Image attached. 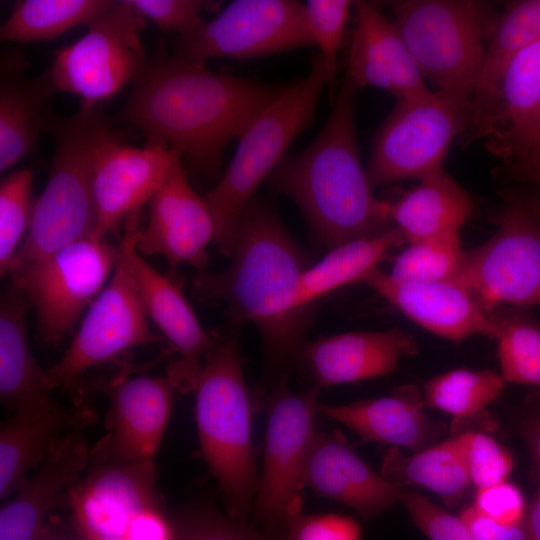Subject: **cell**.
I'll return each mask as SVG.
<instances>
[{
	"label": "cell",
	"instance_id": "1",
	"mask_svg": "<svg viewBox=\"0 0 540 540\" xmlns=\"http://www.w3.org/2000/svg\"><path fill=\"white\" fill-rule=\"evenodd\" d=\"M132 84L120 119L206 177L218 174L227 145L285 87L214 73L168 53L162 41Z\"/></svg>",
	"mask_w": 540,
	"mask_h": 540
},
{
	"label": "cell",
	"instance_id": "2",
	"mask_svg": "<svg viewBox=\"0 0 540 540\" xmlns=\"http://www.w3.org/2000/svg\"><path fill=\"white\" fill-rule=\"evenodd\" d=\"M230 258L226 269L203 271L194 278V296L221 306L232 325L253 324L263 339L270 370L286 379L306 345L309 309H298L295 302L310 266L308 255L277 214L253 198L239 219Z\"/></svg>",
	"mask_w": 540,
	"mask_h": 540
},
{
	"label": "cell",
	"instance_id": "3",
	"mask_svg": "<svg viewBox=\"0 0 540 540\" xmlns=\"http://www.w3.org/2000/svg\"><path fill=\"white\" fill-rule=\"evenodd\" d=\"M343 80L331 113L303 151L286 156L269 176L301 209L313 234L330 249L394 227L390 202L376 198L359 153L354 100Z\"/></svg>",
	"mask_w": 540,
	"mask_h": 540
},
{
	"label": "cell",
	"instance_id": "4",
	"mask_svg": "<svg viewBox=\"0 0 540 540\" xmlns=\"http://www.w3.org/2000/svg\"><path fill=\"white\" fill-rule=\"evenodd\" d=\"M47 132L54 140L49 177L34 201L29 230L9 273L77 241L94 238L97 227L93 197L95 159L108 140L122 133L100 104L82 103L70 116L52 114Z\"/></svg>",
	"mask_w": 540,
	"mask_h": 540
},
{
	"label": "cell",
	"instance_id": "5",
	"mask_svg": "<svg viewBox=\"0 0 540 540\" xmlns=\"http://www.w3.org/2000/svg\"><path fill=\"white\" fill-rule=\"evenodd\" d=\"M201 450L230 517L247 523L259 479L252 445V405L235 334L217 338L194 389Z\"/></svg>",
	"mask_w": 540,
	"mask_h": 540
},
{
	"label": "cell",
	"instance_id": "6",
	"mask_svg": "<svg viewBox=\"0 0 540 540\" xmlns=\"http://www.w3.org/2000/svg\"><path fill=\"white\" fill-rule=\"evenodd\" d=\"M329 87L319 55L313 57L306 77L290 85L268 104L238 139L235 153L217 185L203 198L215 223L214 242L231 256L236 229L245 207L286 151L314 121L320 97Z\"/></svg>",
	"mask_w": 540,
	"mask_h": 540
},
{
	"label": "cell",
	"instance_id": "7",
	"mask_svg": "<svg viewBox=\"0 0 540 540\" xmlns=\"http://www.w3.org/2000/svg\"><path fill=\"white\" fill-rule=\"evenodd\" d=\"M387 5L424 79L471 107L496 14L492 5L475 0H396Z\"/></svg>",
	"mask_w": 540,
	"mask_h": 540
},
{
	"label": "cell",
	"instance_id": "8",
	"mask_svg": "<svg viewBox=\"0 0 540 540\" xmlns=\"http://www.w3.org/2000/svg\"><path fill=\"white\" fill-rule=\"evenodd\" d=\"M495 234L463 251L451 280L487 310L540 305V194L508 190Z\"/></svg>",
	"mask_w": 540,
	"mask_h": 540
},
{
	"label": "cell",
	"instance_id": "9",
	"mask_svg": "<svg viewBox=\"0 0 540 540\" xmlns=\"http://www.w3.org/2000/svg\"><path fill=\"white\" fill-rule=\"evenodd\" d=\"M94 463L69 490L73 520L86 540H173L153 460Z\"/></svg>",
	"mask_w": 540,
	"mask_h": 540
},
{
	"label": "cell",
	"instance_id": "10",
	"mask_svg": "<svg viewBox=\"0 0 540 540\" xmlns=\"http://www.w3.org/2000/svg\"><path fill=\"white\" fill-rule=\"evenodd\" d=\"M471 107L429 89L397 102L375 133L368 166L373 187L443 172L453 140L470 125Z\"/></svg>",
	"mask_w": 540,
	"mask_h": 540
},
{
	"label": "cell",
	"instance_id": "11",
	"mask_svg": "<svg viewBox=\"0 0 540 540\" xmlns=\"http://www.w3.org/2000/svg\"><path fill=\"white\" fill-rule=\"evenodd\" d=\"M122 246L86 238L20 266L8 276L35 311L41 341L57 345L106 286Z\"/></svg>",
	"mask_w": 540,
	"mask_h": 540
},
{
	"label": "cell",
	"instance_id": "12",
	"mask_svg": "<svg viewBox=\"0 0 540 540\" xmlns=\"http://www.w3.org/2000/svg\"><path fill=\"white\" fill-rule=\"evenodd\" d=\"M146 25L128 0H114L79 39L55 51L48 71L57 92L97 105L133 83L148 59L140 34Z\"/></svg>",
	"mask_w": 540,
	"mask_h": 540
},
{
	"label": "cell",
	"instance_id": "13",
	"mask_svg": "<svg viewBox=\"0 0 540 540\" xmlns=\"http://www.w3.org/2000/svg\"><path fill=\"white\" fill-rule=\"evenodd\" d=\"M320 388L292 393L278 382L268 408L264 467L253 504L254 526L282 535L302 513L301 489L308 451L317 433Z\"/></svg>",
	"mask_w": 540,
	"mask_h": 540
},
{
	"label": "cell",
	"instance_id": "14",
	"mask_svg": "<svg viewBox=\"0 0 540 540\" xmlns=\"http://www.w3.org/2000/svg\"><path fill=\"white\" fill-rule=\"evenodd\" d=\"M314 45L304 4L295 0H235L192 34L177 37L175 56L200 64L248 59Z\"/></svg>",
	"mask_w": 540,
	"mask_h": 540
},
{
	"label": "cell",
	"instance_id": "15",
	"mask_svg": "<svg viewBox=\"0 0 540 540\" xmlns=\"http://www.w3.org/2000/svg\"><path fill=\"white\" fill-rule=\"evenodd\" d=\"M162 338L148 325V314L123 256L106 286L92 302L61 359L46 370L53 389H67L82 373L124 351L156 344Z\"/></svg>",
	"mask_w": 540,
	"mask_h": 540
},
{
	"label": "cell",
	"instance_id": "16",
	"mask_svg": "<svg viewBox=\"0 0 540 540\" xmlns=\"http://www.w3.org/2000/svg\"><path fill=\"white\" fill-rule=\"evenodd\" d=\"M139 214L125 221L122 253L137 284L148 317L169 341L179 358L167 377L180 392L194 391L204 359L217 338L204 330L181 287L172 277L161 274L136 249Z\"/></svg>",
	"mask_w": 540,
	"mask_h": 540
},
{
	"label": "cell",
	"instance_id": "17",
	"mask_svg": "<svg viewBox=\"0 0 540 540\" xmlns=\"http://www.w3.org/2000/svg\"><path fill=\"white\" fill-rule=\"evenodd\" d=\"M180 156L157 144L129 145L121 133L99 150L93 169L94 238L104 239L149 203Z\"/></svg>",
	"mask_w": 540,
	"mask_h": 540
},
{
	"label": "cell",
	"instance_id": "18",
	"mask_svg": "<svg viewBox=\"0 0 540 540\" xmlns=\"http://www.w3.org/2000/svg\"><path fill=\"white\" fill-rule=\"evenodd\" d=\"M215 232L211 211L191 186L180 159L149 201L147 223L136 233V249L140 254L163 256L171 277L179 265L206 266L207 247Z\"/></svg>",
	"mask_w": 540,
	"mask_h": 540
},
{
	"label": "cell",
	"instance_id": "19",
	"mask_svg": "<svg viewBox=\"0 0 540 540\" xmlns=\"http://www.w3.org/2000/svg\"><path fill=\"white\" fill-rule=\"evenodd\" d=\"M108 391V434L93 451L94 462L153 460L165 433L176 391L168 377L138 375Z\"/></svg>",
	"mask_w": 540,
	"mask_h": 540
},
{
	"label": "cell",
	"instance_id": "20",
	"mask_svg": "<svg viewBox=\"0 0 540 540\" xmlns=\"http://www.w3.org/2000/svg\"><path fill=\"white\" fill-rule=\"evenodd\" d=\"M360 282L426 330L454 343L473 335L496 339L497 328L475 297L453 281L399 282L378 267Z\"/></svg>",
	"mask_w": 540,
	"mask_h": 540
},
{
	"label": "cell",
	"instance_id": "21",
	"mask_svg": "<svg viewBox=\"0 0 540 540\" xmlns=\"http://www.w3.org/2000/svg\"><path fill=\"white\" fill-rule=\"evenodd\" d=\"M353 10L356 21L344 81L357 91L376 87L397 99L428 90L394 21L366 1H354Z\"/></svg>",
	"mask_w": 540,
	"mask_h": 540
},
{
	"label": "cell",
	"instance_id": "22",
	"mask_svg": "<svg viewBox=\"0 0 540 540\" xmlns=\"http://www.w3.org/2000/svg\"><path fill=\"white\" fill-rule=\"evenodd\" d=\"M29 61L15 47L6 46L0 57V172L3 174L30 154L44 132L57 92L48 69L28 76Z\"/></svg>",
	"mask_w": 540,
	"mask_h": 540
},
{
	"label": "cell",
	"instance_id": "23",
	"mask_svg": "<svg viewBox=\"0 0 540 540\" xmlns=\"http://www.w3.org/2000/svg\"><path fill=\"white\" fill-rule=\"evenodd\" d=\"M303 485L370 520L399 501V489L376 473L336 434L317 432L308 451Z\"/></svg>",
	"mask_w": 540,
	"mask_h": 540
},
{
	"label": "cell",
	"instance_id": "24",
	"mask_svg": "<svg viewBox=\"0 0 540 540\" xmlns=\"http://www.w3.org/2000/svg\"><path fill=\"white\" fill-rule=\"evenodd\" d=\"M417 351L409 333L392 328L320 337L306 343L302 359L321 388L390 374L401 358Z\"/></svg>",
	"mask_w": 540,
	"mask_h": 540
},
{
	"label": "cell",
	"instance_id": "25",
	"mask_svg": "<svg viewBox=\"0 0 540 540\" xmlns=\"http://www.w3.org/2000/svg\"><path fill=\"white\" fill-rule=\"evenodd\" d=\"M91 453L78 431L64 436L36 472L2 506L0 540H47V515L60 494L81 477Z\"/></svg>",
	"mask_w": 540,
	"mask_h": 540
},
{
	"label": "cell",
	"instance_id": "26",
	"mask_svg": "<svg viewBox=\"0 0 540 540\" xmlns=\"http://www.w3.org/2000/svg\"><path fill=\"white\" fill-rule=\"evenodd\" d=\"M417 385H403L391 395L343 405L319 404V412L342 423L363 441L390 444L414 452L436 444L446 432L425 411Z\"/></svg>",
	"mask_w": 540,
	"mask_h": 540
},
{
	"label": "cell",
	"instance_id": "27",
	"mask_svg": "<svg viewBox=\"0 0 540 540\" xmlns=\"http://www.w3.org/2000/svg\"><path fill=\"white\" fill-rule=\"evenodd\" d=\"M540 113V40L520 51L507 65L494 103L473 131L505 163L516 154ZM473 138V139H474Z\"/></svg>",
	"mask_w": 540,
	"mask_h": 540
},
{
	"label": "cell",
	"instance_id": "28",
	"mask_svg": "<svg viewBox=\"0 0 540 540\" xmlns=\"http://www.w3.org/2000/svg\"><path fill=\"white\" fill-rule=\"evenodd\" d=\"M30 304L12 283L0 304V399L12 414L44 411L57 404L46 370L34 358L26 316Z\"/></svg>",
	"mask_w": 540,
	"mask_h": 540
},
{
	"label": "cell",
	"instance_id": "29",
	"mask_svg": "<svg viewBox=\"0 0 540 540\" xmlns=\"http://www.w3.org/2000/svg\"><path fill=\"white\" fill-rule=\"evenodd\" d=\"M91 416L82 409L58 403L40 412L12 414L0 428V497L15 494L53 447L67 434L78 431Z\"/></svg>",
	"mask_w": 540,
	"mask_h": 540
},
{
	"label": "cell",
	"instance_id": "30",
	"mask_svg": "<svg viewBox=\"0 0 540 540\" xmlns=\"http://www.w3.org/2000/svg\"><path fill=\"white\" fill-rule=\"evenodd\" d=\"M473 212L471 196L444 171L420 180L390 202L391 220L408 244L459 232Z\"/></svg>",
	"mask_w": 540,
	"mask_h": 540
},
{
	"label": "cell",
	"instance_id": "31",
	"mask_svg": "<svg viewBox=\"0 0 540 540\" xmlns=\"http://www.w3.org/2000/svg\"><path fill=\"white\" fill-rule=\"evenodd\" d=\"M540 40V0L512 1L496 13L488 28L482 70L471 101L472 132L490 111L510 61Z\"/></svg>",
	"mask_w": 540,
	"mask_h": 540
},
{
	"label": "cell",
	"instance_id": "32",
	"mask_svg": "<svg viewBox=\"0 0 540 540\" xmlns=\"http://www.w3.org/2000/svg\"><path fill=\"white\" fill-rule=\"evenodd\" d=\"M381 475L397 488L416 486L437 494L448 507H455L471 484L455 437L411 455L397 447L383 458Z\"/></svg>",
	"mask_w": 540,
	"mask_h": 540
},
{
	"label": "cell",
	"instance_id": "33",
	"mask_svg": "<svg viewBox=\"0 0 540 540\" xmlns=\"http://www.w3.org/2000/svg\"><path fill=\"white\" fill-rule=\"evenodd\" d=\"M404 243V235L394 226L380 235L351 240L331 248L324 258L303 273L296 307L310 309L308 306L320 297L346 284L360 282L392 249Z\"/></svg>",
	"mask_w": 540,
	"mask_h": 540
},
{
	"label": "cell",
	"instance_id": "34",
	"mask_svg": "<svg viewBox=\"0 0 540 540\" xmlns=\"http://www.w3.org/2000/svg\"><path fill=\"white\" fill-rule=\"evenodd\" d=\"M114 0H20L1 25L0 40L28 44L57 38L87 25Z\"/></svg>",
	"mask_w": 540,
	"mask_h": 540
},
{
	"label": "cell",
	"instance_id": "35",
	"mask_svg": "<svg viewBox=\"0 0 540 540\" xmlns=\"http://www.w3.org/2000/svg\"><path fill=\"white\" fill-rule=\"evenodd\" d=\"M489 312L497 328L503 379L540 388V324L527 307L499 306Z\"/></svg>",
	"mask_w": 540,
	"mask_h": 540
},
{
	"label": "cell",
	"instance_id": "36",
	"mask_svg": "<svg viewBox=\"0 0 540 540\" xmlns=\"http://www.w3.org/2000/svg\"><path fill=\"white\" fill-rule=\"evenodd\" d=\"M506 384L501 374L492 370L456 369L427 380L422 393L430 408L463 420L482 413Z\"/></svg>",
	"mask_w": 540,
	"mask_h": 540
},
{
	"label": "cell",
	"instance_id": "37",
	"mask_svg": "<svg viewBox=\"0 0 540 540\" xmlns=\"http://www.w3.org/2000/svg\"><path fill=\"white\" fill-rule=\"evenodd\" d=\"M462 254L459 232L445 233L408 244L388 274L399 282L451 281Z\"/></svg>",
	"mask_w": 540,
	"mask_h": 540
},
{
	"label": "cell",
	"instance_id": "38",
	"mask_svg": "<svg viewBox=\"0 0 540 540\" xmlns=\"http://www.w3.org/2000/svg\"><path fill=\"white\" fill-rule=\"evenodd\" d=\"M33 172L17 169L4 176L0 184V273L8 276L12 261L30 227L34 201Z\"/></svg>",
	"mask_w": 540,
	"mask_h": 540
},
{
	"label": "cell",
	"instance_id": "39",
	"mask_svg": "<svg viewBox=\"0 0 540 540\" xmlns=\"http://www.w3.org/2000/svg\"><path fill=\"white\" fill-rule=\"evenodd\" d=\"M353 4L349 0H308L304 3L309 32L320 51L318 55L324 65L331 92Z\"/></svg>",
	"mask_w": 540,
	"mask_h": 540
},
{
	"label": "cell",
	"instance_id": "40",
	"mask_svg": "<svg viewBox=\"0 0 540 540\" xmlns=\"http://www.w3.org/2000/svg\"><path fill=\"white\" fill-rule=\"evenodd\" d=\"M454 437L469 480L477 489L507 481L514 460L504 446L478 431L462 432Z\"/></svg>",
	"mask_w": 540,
	"mask_h": 540
},
{
	"label": "cell",
	"instance_id": "41",
	"mask_svg": "<svg viewBox=\"0 0 540 540\" xmlns=\"http://www.w3.org/2000/svg\"><path fill=\"white\" fill-rule=\"evenodd\" d=\"M173 523V540H285L284 534L267 533L210 508L185 512Z\"/></svg>",
	"mask_w": 540,
	"mask_h": 540
},
{
	"label": "cell",
	"instance_id": "42",
	"mask_svg": "<svg viewBox=\"0 0 540 540\" xmlns=\"http://www.w3.org/2000/svg\"><path fill=\"white\" fill-rule=\"evenodd\" d=\"M146 20L163 31H174L178 37L195 32L204 22L202 11H219L220 1L203 0H128Z\"/></svg>",
	"mask_w": 540,
	"mask_h": 540
},
{
	"label": "cell",
	"instance_id": "43",
	"mask_svg": "<svg viewBox=\"0 0 540 540\" xmlns=\"http://www.w3.org/2000/svg\"><path fill=\"white\" fill-rule=\"evenodd\" d=\"M399 501L417 528L429 540H474L464 522L428 497L399 489Z\"/></svg>",
	"mask_w": 540,
	"mask_h": 540
},
{
	"label": "cell",
	"instance_id": "44",
	"mask_svg": "<svg viewBox=\"0 0 540 540\" xmlns=\"http://www.w3.org/2000/svg\"><path fill=\"white\" fill-rule=\"evenodd\" d=\"M361 527L350 516L301 513L288 525L285 540H360Z\"/></svg>",
	"mask_w": 540,
	"mask_h": 540
},
{
	"label": "cell",
	"instance_id": "45",
	"mask_svg": "<svg viewBox=\"0 0 540 540\" xmlns=\"http://www.w3.org/2000/svg\"><path fill=\"white\" fill-rule=\"evenodd\" d=\"M473 505L504 525H524L527 510L524 495L516 485L507 481L477 489Z\"/></svg>",
	"mask_w": 540,
	"mask_h": 540
},
{
	"label": "cell",
	"instance_id": "46",
	"mask_svg": "<svg viewBox=\"0 0 540 540\" xmlns=\"http://www.w3.org/2000/svg\"><path fill=\"white\" fill-rule=\"evenodd\" d=\"M474 540H525L524 525L508 526L497 522L474 505L459 514Z\"/></svg>",
	"mask_w": 540,
	"mask_h": 540
},
{
	"label": "cell",
	"instance_id": "47",
	"mask_svg": "<svg viewBox=\"0 0 540 540\" xmlns=\"http://www.w3.org/2000/svg\"><path fill=\"white\" fill-rule=\"evenodd\" d=\"M521 435L526 443L535 470L540 478V388L525 399L521 409Z\"/></svg>",
	"mask_w": 540,
	"mask_h": 540
},
{
	"label": "cell",
	"instance_id": "48",
	"mask_svg": "<svg viewBox=\"0 0 540 540\" xmlns=\"http://www.w3.org/2000/svg\"><path fill=\"white\" fill-rule=\"evenodd\" d=\"M506 165L514 179L537 189L540 194V147L526 151Z\"/></svg>",
	"mask_w": 540,
	"mask_h": 540
},
{
	"label": "cell",
	"instance_id": "49",
	"mask_svg": "<svg viewBox=\"0 0 540 540\" xmlns=\"http://www.w3.org/2000/svg\"><path fill=\"white\" fill-rule=\"evenodd\" d=\"M525 540H540V478L535 493L527 506L524 520Z\"/></svg>",
	"mask_w": 540,
	"mask_h": 540
},
{
	"label": "cell",
	"instance_id": "50",
	"mask_svg": "<svg viewBox=\"0 0 540 540\" xmlns=\"http://www.w3.org/2000/svg\"><path fill=\"white\" fill-rule=\"evenodd\" d=\"M537 147H540V113L538 117L536 118V120L534 121V123L532 124L530 130L526 134L520 147L518 148L516 154L514 155L512 159L525 153L526 151L530 149L537 148Z\"/></svg>",
	"mask_w": 540,
	"mask_h": 540
}]
</instances>
